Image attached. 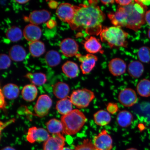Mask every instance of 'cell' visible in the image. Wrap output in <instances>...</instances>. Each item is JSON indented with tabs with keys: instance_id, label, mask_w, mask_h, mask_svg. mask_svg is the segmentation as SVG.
<instances>
[{
	"instance_id": "cell-35",
	"label": "cell",
	"mask_w": 150,
	"mask_h": 150,
	"mask_svg": "<svg viewBox=\"0 0 150 150\" xmlns=\"http://www.w3.org/2000/svg\"><path fill=\"white\" fill-rule=\"evenodd\" d=\"M11 58L5 54H1L0 56V68L4 70L10 67L11 64Z\"/></svg>"
},
{
	"instance_id": "cell-31",
	"label": "cell",
	"mask_w": 150,
	"mask_h": 150,
	"mask_svg": "<svg viewBox=\"0 0 150 150\" xmlns=\"http://www.w3.org/2000/svg\"><path fill=\"white\" fill-rule=\"evenodd\" d=\"M137 91L141 96H150V80L147 79L141 80L137 85Z\"/></svg>"
},
{
	"instance_id": "cell-41",
	"label": "cell",
	"mask_w": 150,
	"mask_h": 150,
	"mask_svg": "<svg viewBox=\"0 0 150 150\" xmlns=\"http://www.w3.org/2000/svg\"><path fill=\"white\" fill-rule=\"evenodd\" d=\"M1 150H16V149H14V148L9 147V146H8V147H5L4 148H3V149H2Z\"/></svg>"
},
{
	"instance_id": "cell-15",
	"label": "cell",
	"mask_w": 150,
	"mask_h": 150,
	"mask_svg": "<svg viewBox=\"0 0 150 150\" xmlns=\"http://www.w3.org/2000/svg\"><path fill=\"white\" fill-rule=\"evenodd\" d=\"M109 70L114 76H119L126 71V64L120 58H116L110 62L108 65Z\"/></svg>"
},
{
	"instance_id": "cell-1",
	"label": "cell",
	"mask_w": 150,
	"mask_h": 150,
	"mask_svg": "<svg viewBox=\"0 0 150 150\" xmlns=\"http://www.w3.org/2000/svg\"><path fill=\"white\" fill-rule=\"evenodd\" d=\"M89 5L76 6L74 17L69 24L73 30H84L89 35L100 34L105 16L97 5V1H89Z\"/></svg>"
},
{
	"instance_id": "cell-43",
	"label": "cell",
	"mask_w": 150,
	"mask_h": 150,
	"mask_svg": "<svg viewBox=\"0 0 150 150\" xmlns=\"http://www.w3.org/2000/svg\"><path fill=\"white\" fill-rule=\"evenodd\" d=\"M142 2L143 4L144 5H145L147 6V5H149L150 4V1H141Z\"/></svg>"
},
{
	"instance_id": "cell-39",
	"label": "cell",
	"mask_w": 150,
	"mask_h": 150,
	"mask_svg": "<svg viewBox=\"0 0 150 150\" xmlns=\"http://www.w3.org/2000/svg\"><path fill=\"white\" fill-rule=\"evenodd\" d=\"M145 20L148 25L150 26V10L146 12L145 15Z\"/></svg>"
},
{
	"instance_id": "cell-42",
	"label": "cell",
	"mask_w": 150,
	"mask_h": 150,
	"mask_svg": "<svg viewBox=\"0 0 150 150\" xmlns=\"http://www.w3.org/2000/svg\"><path fill=\"white\" fill-rule=\"evenodd\" d=\"M17 3H18L20 4H24L28 2L29 1H27V0H25V1H15Z\"/></svg>"
},
{
	"instance_id": "cell-32",
	"label": "cell",
	"mask_w": 150,
	"mask_h": 150,
	"mask_svg": "<svg viewBox=\"0 0 150 150\" xmlns=\"http://www.w3.org/2000/svg\"><path fill=\"white\" fill-rule=\"evenodd\" d=\"M23 33L20 28L13 26L7 30L6 34L7 38L11 42H15L19 41L22 38Z\"/></svg>"
},
{
	"instance_id": "cell-25",
	"label": "cell",
	"mask_w": 150,
	"mask_h": 150,
	"mask_svg": "<svg viewBox=\"0 0 150 150\" xmlns=\"http://www.w3.org/2000/svg\"><path fill=\"white\" fill-rule=\"evenodd\" d=\"M38 90L33 84H28L23 88L22 91V98L27 102L34 100L38 95Z\"/></svg>"
},
{
	"instance_id": "cell-8",
	"label": "cell",
	"mask_w": 150,
	"mask_h": 150,
	"mask_svg": "<svg viewBox=\"0 0 150 150\" xmlns=\"http://www.w3.org/2000/svg\"><path fill=\"white\" fill-rule=\"evenodd\" d=\"M76 11V6L68 3H63L57 7L56 14L62 21L69 24L74 17Z\"/></svg>"
},
{
	"instance_id": "cell-26",
	"label": "cell",
	"mask_w": 150,
	"mask_h": 150,
	"mask_svg": "<svg viewBox=\"0 0 150 150\" xmlns=\"http://www.w3.org/2000/svg\"><path fill=\"white\" fill-rule=\"evenodd\" d=\"M144 70V65L139 61H133L129 64V74L133 78H138L140 77L143 74Z\"/></svg>"
},
{
	"instance_id": "cell-7",
	"label": "cell",
	"mask_w": 150,
	"mask_h": 150,
	"mask_svg": "<svg viewBox=\"0 0 150 150\" xmlns=\"http://www.w3.org/2000/svg\"><path fill=\"white\" fill-rule=\"evenodd\" d=\"M93 143L97 150H111L112 147V139L106 130L94 137Z\"/></svg>"
},
{
	"instance_id": "cell-45",
	"label": "cell",
	"mask_w": 150,
	"mask_h": 150,
	"mask_svg": "<svg viewBox=\"0 0 150 150\" xmlns=\"http://www.w3.org/2000/svg\"><path fill=\"white\" fill-rule=\"evenodd\" d=\"M148 36L149 38L150 39V29H149L148 32Z\"/></svg>"
},
{
	"instance_id": "cell-12",
	"label": "cell",
	"mask_w": 150,
	"mask_h": 150,
	"mask_svg": "<svg viewBox=\"0 0 150 150\" xmlns=\"http://www.w3.org/2000/svg\"><path fill=\"white\" fill-rule=\"evenodd\" d=\"M118 99L119 102L123 106L130 107L136 104L137 102L138 97L134 90L127 88L120 92Z\"/></svg>"
},
{
	"instance_id": "cell-21",
	"label": "cell",
	"mask_w": 150,
	"mask_h": 150,
	"mask_svg": "<svg viewBox=\"0 0 150 150\" xmlns=\"http://www.w3.org/2000/svg\"><path fill=\"white\" fill-rule=\"evenodd\" d=\"M9 56L11 59L15 62H21L25 59L26 52L23 47L19 45H15L9 50Z\"/></svg>"
},
{
	"instance_id": "cell-44",
	"label": "cell",
	"mask_w": 150,
	"mask_h": 150,
	"mask_svg": "<svg viewBox=\"0 0 150 150\" xmlns=\"http://www.w3.org/2000/svg\"><path fill=\"white\" fill-rule=\"evenodd\" d=\"M62 150H73L70 149L69 147H64L63 148V149Z\"/></svg>"
},
{
	"instance_id": "cell-27",
	"label": "cell",
	"mask_w": 150,
	"mask_h": 150,
	"mask_svg": "<svg viewBox=\"0 0 150 150\" xmlns=\"http://www.w3.org/2000/svg\"><path fill=\"white\" fill-rule=\"evenodd\" d=\"M29 50L32 56L38 57L44 54L45 51V47L44 43L38 40L30 42Z\"/></svg>"
},
{
	"instance_id": "cell-14",
	"label": "cell",
	"mask_w": 150,
	"mask_h": 150,
	"mask_svg": "<svg viewBox=\"0 0 150 150\" xmlns=\"http://www.w3.org/2000/svg\"><path fill=\"white\" fill-rule=\"evenodd\" d=\"M23 35L26 40L29 42H35L39 40L42 36V30L37 25L30 24L24 28Z\"/></svg>"
},
{
	"instance_id": "cell-36",
	"label": "cell",
	"mask_w": 150,
	"mask_h": 150,
	"mask_svg": "<svg viewBox=\"0 0 150 150\" xmlns=\"http://www.w3.org/2000/svg\"><path fill=\"white\" fill-rule=\"evenodd\" d=\"M107 110L110 114H114L119 110V107L117 103H109L106 107Z\"/></svg>"
},
{
	"instance_id": "cell-3",
	"label": "cell",
	"mask_w": 150,
	"mask_h": 150,
	"mask_svg": "<svg viewBox=\"0 0 150 150\" xmlns=\"http://www.w3.org/2000/svg\"><path fill=\"white\" fill-rule=\"evenodd\" d=\"M87 121L83 112L78 109L73 110L69 113L62 115L61 122L63 126V134L73 135L81 130Z\"/></svg>"
},
{
	"instance_id": "cell-33",
	"label": "cell",
	"mask_w": 150,
	"mask_h": 150,
	"mask_svg": "<svg viewBox=\"0 0 150 150\" xmlns=\"http://www.w3.org/2000/svg\"><path fill=\"white\" fill-rule=\"evenodd\" d=\"M139 59L142 62L148 63L150 61V48L143 46L139 48L138 52Z\"/></svg>"
},
{
	"instance_id": "cell-16",
	"label": "cell",
	"mask_w": 150,
	"mask_h": 150,
	"mask_svg": "<svg viewBox=\"0 0 150 150\" xmlns=\"http://www.w3.org/2000/svg\"><path fill=\"white\" fill-rule=\"evenodd\" d=\"M50 13L45 9L33 11L29 15V19L31 24L39 25L44 23L49 20Z\"/></svg>"
},
{
	"instance_id": "cell-34",
	"label": "cell",
	"mask_w": 150,
	"mask_h": 150,
	"mask_svg": "<svg viewBox=\"0 0 150 150\" xmlns=\"http://www.w3.org/2000/svg\"><path fill=\"white\" fill-rule=\"evenodd\" d=\"M74 150H97L91 140L87 139H84L82 144L77 146Z\"/></svg>"
},
{
	"instance_id": "cell-4",
	"label": "cell",
	"mask_w": 150,
	"mask_h": 150,
	"mask_svg": "<svg viewBox=\"0 0 150 150\" xmlns=\"http://www.w3.org/2000/svg\"><path fill=\"white\" fill-rule=\"evenodd\" d=\"M101 41L108 43L110 47H127L128 42L127 38L128 33L121 28L115 27H105L100 34Z\"/></svg>"
},
{
	"instance_id": "cell-23",
	"label": "cell",
	"mask_w": 150,
	"mask_h": 150,
	"mask_svg": "<svg viewBox=\"0 0 150 150\" xmlns=\"http://www.w3.org/2000/svg\"><path fill=\"white\" fill-rule=\"evenodd\" d=\"M134 119L131 112L127 110H123L118 114L117 121L118 124L122 127H127L130 126Z\"/></svg>"
},
{
	"instance_id": "cell-22",
	"label": "cell",
	"mask_w": 150,
	"mask_h": 150,
	"mask_svg": "<svg viewBox=\"0 0 150 150\" xmlns=\"http://www.w3.org/2000/svg\"><path fill=\"white\" fill-rule=\"evenodd\" d=\"M1 90L5 98L9 100H13L16 98L20 93V90L18 86L13 83L6 84Z\"/></svg>"
},
{
	"instance_id": "cell-38",
	"label": "cell",
	"mask_w": 150,
	"mask_h": 150,
	"mask_svg": "<svg viewBox=\"0 0 150 150\" xmlns=\"http://www.w3.org/2000/svg\"><path fill=\"white\" fill-rule=\"evenodd\" d=\"M5 97L3 95L2 92L1 90V96H0V100H1V109H4L6 106L5 101Z\"/></svg>"
},
{
	"instance_id": "cell-10",
	"label": "cell",
	"mask_w": 150,
	"mask_h": 150,
	"mask_svg": "<svg viewBox=\"0 0 150 150\" xmlns=\"http://www.w3.org/2000/svg\"><path fill=\"white\" fill-rule=\"evenodd\" d=\"M76 56L81 63L80 68L82 74H88L91 72L98 61V57L92 54H88L83 55L78 54Z\"/></svg>"
},
{
	"instance_id": "cell-13",
	"label": "cell",
	"mask_w": 150,
	"mask_h": 150,
	"mask_svg": "<svg viewBox=\"0 0 150 150\" xmlns=\"http://www.w3.org/2000/svg\"><path fill=\"white\" fill-rule=\"evenodd\" d=\"M59 46L62 53L66 57H73L78 54L79 45L74 39L67 38L64 39Z\"/></svg>"
},
{
	"instance_id": "cell-30",
	"label": "cell",
	"mask_w": 150,
	"mask_h": 150,
	"mask_svg": "<svg viewBox=\"0 0 150 150\" xmlns=\"http://www.w3.org/2000/svg\"><path fill=\"white\" fill-rule=\"evenodd\" d=\"M46 62L50 67H55L59 65L61 61L60 55L54 50L48 51L45 56Z\"/></svg>"
},
{
	"instance_id": "cell-24",
	"label": "cell",
	"mask_w": 150,
	"mask_h": 150,
	"mask_svg": "<svg viewBox=\"0 0 150 150\" xmlns=\"http://www.w3.org/2000/svg\"><path fill=\"white\" fill-rule=\"evenodd\" d=\"M56 109L62 115L69 113L73 110V104L70 98L67 97L58 101L56 103Z\"/></svg>"
},
{
	"instance_id": "cell-11",
	"label": "cell",
	"mask_w": 150,
	"mask_h": 150,
	"mask_svg": "<svg viewBox=\"0 0 150 150\" xmlns=\"http://www.w3.org/2000/svg\"><path fill=\"white\" fill-rule=\"evenodd\" d=\"M65 138L60 134H52L45 142L43 150H62L65 145Z\"/></svg>"
},
{
	"instance_id": "cell-2",
	"label": "cell",
	"mask_w": 150,
	"mask_h": 150,
	"mask_svg": "<svg viewBox=\"0 0 150 150\" xmlns=\"http://www.w3.org/2000/svg\"><path fill=\"white\" fill-rule=\"evenodd\" d=\"M147 9L141 1H133L127 6H119L116 12L108 14V16L115 27H125L137 31L145 23Z\"/></svg>"
},
{
	"instance_id": "cell-28",
	"label": "cell",
	"mask_w": 150,
	"mask_h": 150,
	"mask_svg": "<svg viewBox=\"0 0 150 150\" xmlns=\"http://www.w3.org/2000/svg\"><path fill=\"white\" fill-rule=\"evenodd\" d=\"M25 77L29 79L33 85L40 86L45 83L47 78L45 74L42 73H28Z\"/></svg>"
},
{
	"instance_id": "cell-17",
	"label": "cell",
	"mask_w": 150,
	"mask_h": 150,
	"mask_svg": "<svg viewBox=\"0 0 150 150\" xmlns=\"http://www.w3.org/2000/svg\"><path fill=\"white\" fill-rule=\"evenodd\" d=\"M84 47L89 54H93L102 51L100 43L94 37L91 36L86 39L84 43Z\"/></svg>"
},
{
	"instance_id": "cell-19",
	"label": "cell",
	"mask_w": 150,
	"mask_h": 150,
	"mask_svg": "<svg viewBox=\"0 0 150 150\" xmlns=\"http://www.w3.org/2000/svg\"><path fill=\"white\" fill-rule=\"evenodd\" d=\"M95 122L99 126H105L109 124L111 120L110 114L106 110H100L93 115Z\"/></svg>"
},
{
	"instance_id": "cell-9",
	"label": "cell",
	"mask_w": 150,
	"mask_h": 150,
	"mask_svg": "<svg viewBox=\"0 0 150 150\" xmlns=\"http://www.w3.org/2000/svg\"><path fill=\"white\" fill-rule=\"evenodd\" d=\"M50 137L48 131L45 129L33 127L28 130L26 139L30 143H34L35 142H45Z\"/></svg>"
},
{
	"instance_id": "cell-20",
	"label": "cell",
	"mask_w": 150,
	"mask_h": 150,
	"mask_svg": "<svg viewBox=\"0 0 150 150\" xmlns=\"http://www.w3.org/2000/svg\"><path fill=\"white\" fill-rule=\"evenodd\" d=\"M62 70L66 76L70 78L76 77L79 73V68L77 64L71 61L66 62L62 67Z\"/></svg>"
},
{
	"instance_id": "cell-18",
	"label": "cell",
	"mask_w": 150,
	"mask_h": 150,
	"mask_svg": "<svg viewBox=\"0 0 150 150\" xmlns=\"http://www.w3.org/2000/svg\"><path fill=\"white\" fill-rule=\"evenodd\" d=\"M70 91L69 86L64 82H58L53 87V93L57 98L62 99L67 98Z\"/></svg>"
},
{
	"instance_id": "cell-5",
	"label": "cell",
	"mask_w": 150,
	"mask_h": 150,
	"mask_svg": "<svg viewBox=\"0 0 150 150\" xmlns=\"http://www.w3.org/2000/svg\"><path fill=\"white\" fill-rule=\"evenodd\" d=\"M95 97L93 91L87 89H82L73 91L70 98L73 105L77 108H83L88 106Z\"/></svg>"
},
{
	"instance_id": "cell-40",
	"label": "cell",
	"mask_w": 150,
	"mask_h": 150,
	"mask_svg": "<svg viewBox=\"0 0 150 150\" xmlns=\"http://www.w3.org/2000/svg\"><path fill=\"white\" fill-rule=\"evenodd\" d=\"M100 1L103 4L105 5H107L110 4H113L115 1H112V0H111V1L109 0V1Z\"/></svg>"
},
{
	"instance_id": "cell-37",
	"label": "cell",
	"mask_w": 150,
	"mask_h": 150,
	"mask_svg": "<svg viewBox=\"0 0 150 150\" xmlns=\"http://www.w3.org/2000/svg\"><path fill=\"white\" fill-rule=\"evenodd\" d=\"M133 1H118V0H117V1H115L116 3L119 4L120 6H127L130 4Z\"/></svg>"
},
{
	"instance_id": "cell-6",
	"label": "cell",
	"mask_w": 150,
	"mask_h": 150,
	"mask_svg": "<svg viewBox=\"0 0 150 150\" xmlns=\"http://www.w3.org/2000/svg\"><path fill=\"white\" fill-rule=\"evenodd\" d=\"M52 105V100L49 96L41 95L37 99L34 110L37 117H43L47 115Z\"/></svg>"
},
{
	"instance_id": "cell-46",
	"label": "cell",
	"mask_w": 150,
	"mask_h": 150,
	"mask_svg": "<svg viewBox=\"0 0 150 150\" xmlns=\"http://www.w3.org/2000/svg\"><path fill=\"white\" fill-rule=\"evenodd\" d=\"M126 150H138L136 149H135V148H130V149H127Z\"/></svg>"
},
{
	"instance_id": "cell-29",
	"label": "cell",
	"mask_w": 150,
	"mask_h": 150,
	"mask_svg": "<svg viewBox=\"0 0 150 150\" xmlns=\"http://www.w3.org/2000/svg\"><path fill=\"white\" fill-rule=\"evenodd\" d=\"M48 132L52 134H60L62 132L63 126L61 121L56 119L50 120L46 124Z\"/></svg>"
}]
</instances>
